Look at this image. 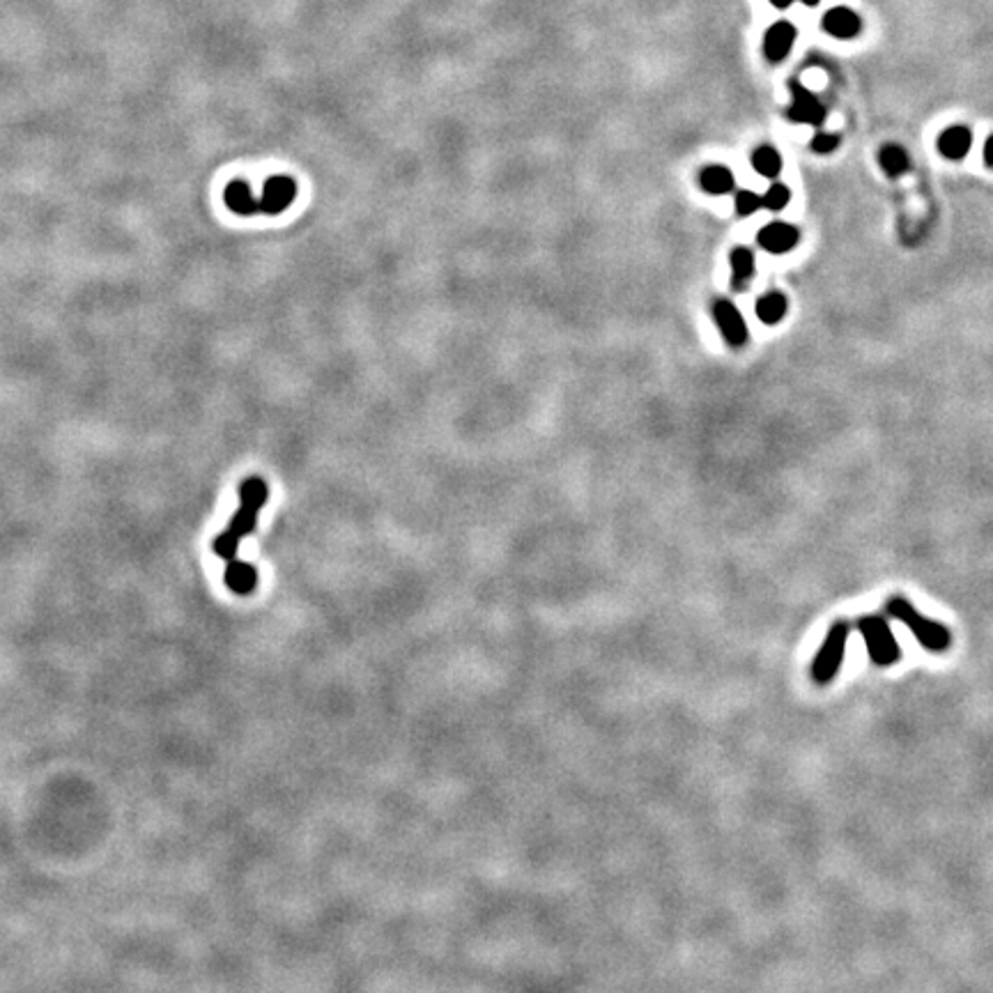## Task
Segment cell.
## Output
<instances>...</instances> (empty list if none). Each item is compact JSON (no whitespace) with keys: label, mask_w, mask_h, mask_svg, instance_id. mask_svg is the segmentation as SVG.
<instances>
[{"label":"cell","mask_w":993,"mask_h":993,"mask_svg":"<svg viewBox=\"0 0 993 993\" xmlns=\"http://www.w3.org/2000/svg\"><path fill=\"white\" fill-rule=\"evenodd\" d=\"M823 31L838 40H851L860 32V16L848 7H835L823 16Z\"/></svg>","instance_id":"8fae6325"},{"label":"cell","mask_w":993,"mask_h":993,"mask_svg":"<svg viewBox=\"0 0 993 993\" xmlns=\"http://www.w3.org/2000/svg\"><path fill=\"white\" fill-rule=\"evenodd\" d=\"M297 196V182L288 175L270 177L262 189V198H258L261 214H281L290 208Z\"/></svg>","instance_id":"8992f818"},{"label":"cell","mask_w":993,"mask_h":993,"mask_svg":"<svg viewBox=\"0 0 993 993\" xmlns=\"http://www.w3.org/2000/svg\"><path fill=\"white\" fill-rule=\"evenodd\" d=\"M761 200H764V208L766 209H773V212H782V209L789 205L791 200V191L785 187V184H773V187L768 189V191L761 196Z\"/></svg>","instance_id":"d6986e66"},{"label":"cell","mask_w":993,"mask_h":993,"mask_svg":"<svg viewBox=\"0 0 993 993\" xmlns=\"http://www.w3.org/2000/svg\"><path fill=\"white\" fill-rule=\"evenodd\" d=\"M786 308H789V304H786V297L782 292H766L757 302V317L764 324H777L785 320Z\"/></svg>","instance_id":"9a60e30c"},{"label":"cell","mask_w":993,"mask_h":993,"mask_svg":"<svg viewBox=\"0 0 993 993\" xmlns=\"http://www.w3.org/2000/svg\"><path fill=\"white\" fill-rule=\"evenodd\" d=\"M699 184L711 196H724L733 189V175L724 166H706L699 173Z\"/></svg>","instance_id":"5bb4252c"},{"label":"cell","mask_w":993,"mask_h":993,"mask_svg":"<svg viewBox=\"0 0 993 993\" xmlns=\"http://www.w3.org/2000/svg\"><path fill=\"white\" fill-rule=\"evenodd\" d=\"M226 205L233 209L235 214L240 217H253V214H261V205H258V198L251 193V187L244 180H235L226 187Z\"/></svg>","instance_id":"7c38bea8"},{"label":"cell","mask_w":993,"mask_h":993,"mask_svg":"<svg viewBox=\"0 0 993 993\" xmlns=\"http://www.w3.org/2000/svg\"><path fill=\"white\" fill-rule=\"evenodd\" d=\"M984 164L993 168V136H989L987 143H984Z\"/></svg>","instance_id":"7402d4cb"},{"label":"cell","mask_w":993,"mask_h":993,"mask_svg":"<svg viewBox=\"0 0 993 993\" xmlns=\"http://www.w3.org/2000/svg\"><path fill=\"white\" fill-rule=\"evenodd\" d=\"M224 578L230 591L240 593V596H249V593L255 589V584H258V572H255V568L251 566V563L237 562V559L228 562Z\"/></svg>","instance_id":"4fadbf2b"},{"label":"cell","mask_w":993,"mask_h":993,"mask_svg":"<svg viewBox=\"0 0 993 993\" xmlns=\"http://www.w3.org/2000/svg\"><path fill=\"white\" fill-rule=\"evenodd\" d=\"M794 40H796V28L791 23L780 22L773 28H768L764 40V51L770 63H780L782 58L791 51L794 47Z\"/></svg>","instance_id":"30bf717a"},{"label":"cell","mask_w":993,"mask_h":993,"mask_svg":"<svg viewBox=\"0 0 993 993\" xmlns=\"http://www.w3.org/2000/svg\"><path fill=\"white\" fill-rule=\"evenodd\" d=\"M879 164H881V168H883V173L888 177H900V175H904L906 171H909L910 159H909V155H906L904 147L895 146V143H890V146L881 147Z\"/></svg>","instance_id":"2e32d148"},{"label":"cell","mask_w":993,"mask_h":993,"mask_svg":"<svg viewBox=\"0 0 993 993\" xmlns=\"http://www.w3.org/2000/svg\"><path fill=\"white\" fill-rule=\"evenodd\" d=\"M713 317H715L724 341L731 348H743L748 343V324H745L743 315H740V311L731 302L720 299V302L713 304Z\"/></svg>","instance_id":"5b68a950"},{"label":"cell","mask_w":993,"mask_h":993,"mask_svg":"<svg viewBox=\"0 0 993 993\" xmlns=\"http://www.w3.org/2000/svg\"><path fill=\"white\" fill-rule=\"evenodd\" d=\"M885 612H888L892 619L900 621V624H904L906 628L913 633V637H916L927 651H931V653H943V651L950 649L952 644L950 630H947L943 624H938V621L927 619L925 614L918 612V609L913 607L909 600L901 598V596L890 598L888 603H885Z\"/></svg>","instance_id":"7a4b0ae2"},{"label":"cell","mask_w":993,"mask_h":993,"mask_svg":"<svg viewBox=\"0 0 993 993\" xmlns=\"http://www.w3.org/2000/svg\"><path fill=\"white\" fill-rule=\"evenodd\" d=\"M798 240H801V233L796 226L782 224V221L768 224L759 230V244L768 253H789L791 249H796Z\"/></svg>","instance_id":"ba28073f"},{"label":"cell","mask_w":993,"mask_h":993,"mask_svg":"<svg viewBox=\"0 0 993 993\" xmlns=\"http://www.w3.org/2000/svg\"><path fill=\"white\" fill-rule=\"evenodd\" d=\"M770 3H773L776 7H780V10H785V7H789L794 0H770Z\"/></svg>","instance_id":"603a6c76"},{"label":"cell","mask_w":993,"mask_h":993,"mask_svg":"<svg viewBox=\"0 0 993 993\" xmlns=\"http://www.w3.org/2000/svg\"><path fill=\"white\" fill-rule=\"evenodd\" d=\"M801 3H805V5H810V7L819 5V0H801Z\"/></svg>","instance_id":"cb8c5ba5"},{"label":"cell","mask_w":993,"mask_h":993,"mask_svg":"<svg viewBox=\"0 0 993 993\" xmlns=\"http://www.w3.org/2000/svg\"><path fill=\"white\" fill-rule=\"evenodd\" d=\"M791 94H794V104L789 106V120L801 122V125H821L826 118V106L819 102L817 94H811L801 84H791Z\"/></svg>","instance_id":"52a82bcc"},{"label":"cell","mask_w":993,"mask_h":993,"mask_svg":"<svg viewBox=\"0 0 993 993\" xmlns=\"http://www.w3.org/2000/svg\"><path fill=\"white\" fill-rule=\"evenodd\" d=\"M839 138L835 134H826V131H819L814 138H811V150L819 152V155H830V152L838 150Z\"/></svg>","instance_id":"44dd1931"},{"label":"cell","mask_w":993,"mask_h":993,"mask_svg":"<svg viewBox=\"0 0 993 993\" xmlns=\"http://www.w3.org/2000/svg\"><path fill=\"white\" fill-rule=\"evenodd\" d=\"M759 208H764L761 196H757L754 191H739V196H736V212L740 217H749V214H754Z\"/></svg>","instance_id":"ffe728a7"},{"label":"cell","mask_w":993,"mask_h":993,"mask_svg":"<svg viewBox=\"0 0 993 993\" xmlns=\"http://www.w3.org/2000/svg\"><path fill=\"white\" fill-rule=\"evenodd\" d=\"M848 634H851V624L848 621H835L830 630L823 637L821 649L814 655V662L810 667V674L817 686H828L835 681V677L842 669L844 651H847Z\"/></svg>","instance_id":"3957f363"},{"label":"cell","mask_w":993,"mask_h":993,"mask_svg":"<svg viewBox=\"0 0 993 993\" xmlns=\"http://www.w3.org/2000/svg\"><path fill=\"white\" fill-rule=\"evenodd\" d=\"M858 633L863 634L867 653L876 667H892L901 658V646L890 628L888 621L879 614H869L858 621Z\"/></svg>","instance_id":"277c9868"},{"label":"cell","mask_w":993,"mask_h":993,"mask_svg":"<svg viewBox=\"0 0 993 993\" xmlns=\"http://www.w3.org/2000/svg\"><path fill=\"white\" fill-rule=\"evenodd\" d=\"M267 504V485L265 481L258 479V476H251L244 483L240 485V509L233 515L228 529L224 534L217 536L214 541V552L218 557L226 559V562H233L235 554H237V547H240L242 538L253 531L255 522H258V513H261L262 506Z\"/></svg>","instance_id":"6da1fadb"},{"label":"cell","mask_w":993,"mask_h":993,"mask_svg":"<svg viewBox=\"0 0 993 993\" xmlns=\"http://www.w3.org/2000/svg\"><path fill=\"white\" fill-rule=\"evenodd\" d=\"M733 274V286H745L754 274V258L748 249H733L729 255Z\"/></svg>","instance_id":"ac0fdd59"},{"label":"cell","mask_w":993,"mask_h":993,"mask_svg":"<svg viewBox=\"0 0 993 993\" xmlns=\"http://www.w3.org/2000/svg\"><path fill=\"white\" fill-rule=\"evenodd\" d=\"M752 166H754V171L759 173V175L773 180V177L780 175V171H782L780 152H777L773 146L757 147V150L752 152Z\"/></svg>","instance_id":"e0dca14e"},{"label":"cell","mask_w":993,"mask_h":993,"mask_svg":"<svg viewBox=\"0 0 993 993\" xmlns=\"http://www.w3.org/2000/svg\"><path fill=\"white\" fill-rule=\"evenodd\" d=\"M971 143H972V136L971 131H968V127L954 125V127H947V129L938 136L936 146H938V152H941L945 159H950V162H959V159H963V156L971 152Z\"/></svg>","instance_id":"9c48e42d"}]
</instances>
